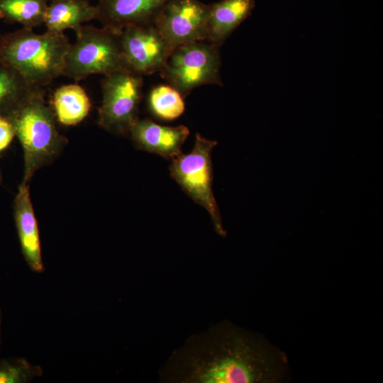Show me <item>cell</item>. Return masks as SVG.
Masks as SVG:
<instances>
[{"label":"cell","mask_w":383,"mask_h":383,"mask_svg":"<svg viewBox=\"0 0 383 383\" xmlns=\"http://www.w3.org/2000/svg\"><path fill=\"white\" fill-rule=\"evenodd\" d=\"M286 354L258 333L225 320L189 336L159 371L166 383H279Z\"/></svg>","instance_id":"6da1fadb"},{"label":"cell","mask_w":383,"mask_h":383,"mask_svg":"<svg viewBox=\"0 0 383 383\" xmlns=\"http://www.w3.org/2000/svg\"><path fill=\"white\" fill-rule=\"evenodd\" d=\"M70 44L63 32L37 34L22 28L0 38V61L30 84L45 88L62 77Z\"/></svg>","instance_id":"7a4b0ae2"},{"label":"cell","mask_w":383,"mask_h":383,"mask_svg":"<svg viewBox=\"0 0 383 383\" xmlns=\"http://www.w3.org/2000/svg\"><path fill=\"white\" fill-rule=\"evenodd\" d=\"M45 90L40 89L8 118L12 123L23 151L22 183L28 184L35 172L52 163L67 143L58 131L55 115L45 100Z\"/></svg>","instance_id":"3957f363"},{"label":"cell","mask_w":383,"mask_h":383,"mask_svg":"<svg viewBox=\"0 0 383 383\" xmlns=\"http://www.w3.org/2000/svg\"><path fill=\"white\" fill-rule=\"evenodd\" d=\"M76 40L66 53L62 76L79 81L91 74H109L129 70L125 60L121 32L82 25L74 30Z\"/></svg>","instance_id":"277c9868"},{"label":"cell","mask_w":383,"mask_h":383,"mask_svg":"<svg viewBox=\"0 0 383 383\" xmlns=\"http://www.w3.org/2000/svg\"><path fill=\"white\" fill-rule=\"evenodd\" d=\"M218 48L206 40L177 46L170 52L159 72L183 97L204 84L221 86Z\"/></svg>","instance_id":"5b68a950"},{"label":"cell","mask_w":383,"mask_h":383,"mask_svg":"<svg viewBox=\"0 0 383 383\" xmlns=\"http://www.w3.org/2000/svg\"><path fill=\"white\" fill-rule=\"evenodd\" d=\"M216 144V140L206 139L196 133L192 150L173 159L169 170L171 177L182 189L208 211L216 232L225 236L226 231L212 190L211 152Z\"/></svg>","instance_id":"8992f818"},{"label":"cell","mask_w":383,"mask_h":383,"mask_svg":"<svg viewBox=\"0 0 383 383\" xmlns=\"http://www.w3.org/2000/svg\"><path fill=\"white\" fill-rule=\"evenodd\" d=\"M142 87V75L131 70L105 75L101 82L102 101L98 110L99 126L111 133L128 135L139 120Z\"/></svg>","instance_id":"52a82bcc"},{"label":"cell","mask_w":383,"mask_h":383,"mask_svg":"<svg viewBox=\"0 0 383 383\" xmlns=\"http://www.w3.org/2000/svg\"><path fill=\"white\" fill-rule=\"evenodd\" d=\"M209 5L199 0H166L152 23L170 51L189 43L206 40Z\"/></svg>","instance_id":"ba28073f"},{"label":"cell","mask_w":383,"mask_h":383,"mask_svg":"<svg viewBox=\"0 0 383 383\" xmlns=\"http://www.w3.org/2000/svg\"><path fill=\"white\" fill-rule=\"evenodd\" d=\"M120 38L128 69L142 76L159 72L170 52L152 23L128 26Z\"/></svg>","instance_id":"9c48e42d"},{"label":"cell","mask_w":383,"mask_h":383,"mask_svg":"<svg viewBox=\"0 0 383 383\" xmlns=\"http://www.w3.org/2000/svg\"><path fill=\"white\" fill-rule=\"evenodd\" d=\"M128 135L137 149L172 160L182 153L189 131L185 126H162L145 118L139 119Z\"/></svg>","instance_id":"30bf717a"},{"label":"cell","mask_w":383,"mask_h":383,"mask_svg":"<svg viewBox=\"0 0 383 383\" xmlns=\"http://www.w3.org/2000/svg\"><path fill=\"white\" fill-rule=\"evenodd\" d=\"M13 218L26 262L34 272L45 270L38 221L35 216L28 184L21 183L13 201Z\"/></svg>","instance_id":"8fae6325"},{"label":"cell","mask_w":383,"mask_h":383,"mask_svg":"<svg viewBox=\"0 0 383 383\" xmlns=\"http://www.w3.org/2000/svg\"><path fill=\"white\" fill-rule=\"evenodd\" d=\"M166 0H99V20L104 27L121 32L135 25L152 23Z\"/></svg>","instance_id":"7c38bea8"},{"label":"cell","mask_w":383,"mask_h":383,"mask_svg":"<svg viewBox=\"0 0 383 383\" xmlns=\"http://www.w3.org/2000/svg\"><path fill=\"white\" fill-rule=\"evenodd\" d=\"M254 0H222L209 5L206 40L220 47L252 13Z\"/></svg>","instance_id":"4fadbf2b"},{"label":"cell","mask_w":383,"mask_h":383,"mask_svg":"<svg viewBox=\"0 0 383 383\" xmlns=\"http://www.w3.org/2000/svg\"><path fill=\"white\" fill-rule=\"evenodd\" d=\"M97 17L96 6L91 5L87 0H52L48 6L44 24L49 31L75 30L84 23Z\"/></svg>","instance_id":"5bb4252c"},{"label":"cell","mask_w":383,"mask_h":383,"mask_svg":"<svg viewBox=\"0 0 383 383\" xmlns=\"http://www.w3.org/2000/svg\"><path fill=\"white\" fill-rule=\"evenodd\" d=\"M52 105L58 122L67 126L81 123L88 116L91 107L87 92L77 84L57 88L53 93Z\"/></svg>","instance_id":"9a60e30c"},{"label":"cell","mask_w":383,"mask_h":383,"mask_svg":"<svg viewBox=\"0 0 383 383\" xmlns=\"http://www.w3.org/2000/svg\"><path fill=\"white\" fill-rule=\"evenodd\" d=\"M43 88L30 84L12 68L0 61V117H10L25 101Z\"/></svg>","instance_id":"2e32d148"},{"label":"cell","mask_w":383,"mask_h":383,"mask_svg":"<svg viewBox=\"0 0 383 383\" xmlns=\"http://www.w3.org/2000/svg\"><path fill=\"white\" fill-rule=\"evenodd\" d=\"M48 0H0V19L33 29L44 23Z\"/></svg>","instance_id":"e0dca14e"},{"label":"cell","mask_w":383,"mask_h":383,"mask_svg":"<svg viewBox=\"0 0 383 383\" xmlns=\"http://www.w3.org/2000/svg\"><path fill=\"white\" fill-rule=\"evenodd\" d=\"M148 107L157 118L172 121L184 111L182 95L170 85H160L152 89L148 96Z\"/></svg>","instance_id":"ac0fdd59"},{"label":"cell","mask_w":383,"mask_h":383,"mask_svg":"<svg viewBox=\"0 0 383 383\" xmlns=\"http://www.w3.org/2000/svg\"><path fill=\"white\" fill-rule=\"evenodd\" d=\"M43 370L23 357L0 359V383H27L40 377Z\"/></svg>","instance_id":"d6986e66"},{"label":"cell","mask_w":383,"mask_h":383,"mask_svg":"<svg viewBox=\"0 0 383 383\" xmlns=\"http://www.w3.org/2000/svg\"><path fill=\"white\" fill-rule=\"evenodd\" d=\"M16 136L15 129L10 120L0 117V152L6 149Z\"/></svg>","instance_id":"ffe728a7"},{"label":"cell","mask_w":383,"mask_h":383,"mask_svg":"<svg viewBox=\"0 0 383 383\" xmlns=\"http://www.w3.org/2000/svg\"><path fill=\"white\" fill-rule=\"evenodd\" d=\"M1 323H2V316H1V311L0 310V346H1Z\"/></svg>","instance_id":"44dd1931"},{"label":"cell","mask_w":383,"mask_h":383,"mask_svg":"<svg viewBox=\"0 0 383 383\" xmlns=\"http://www.w3.org/2000/svg\"><path fill=\"white\" fill-rule=\"evenodd\" d=\"M2 182V174H1V167H0V184Z\"/></svg>","instance_id":"7402d4cb"}]
</instances>
